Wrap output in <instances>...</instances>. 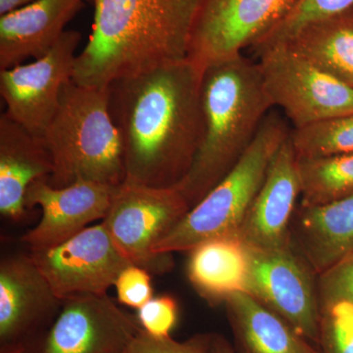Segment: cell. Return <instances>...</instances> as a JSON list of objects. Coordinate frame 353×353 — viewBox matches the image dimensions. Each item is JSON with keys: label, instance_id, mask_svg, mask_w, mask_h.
Instances as JSON below:
<instances>
[{"label": "cell", "instance_id": "cell-10", "mask_svg": "<svg viewBox=\"0 0 353 353\" xmlns=\"http://www.w3.org/2000/svg\"><path fill=\"white\" fill-rule=\"evenodd\" d=\"M61 301L102 296L118 276L132 265L114 243L103 223L92 225L73 238L48 250L30 252Z\"/></svg>", "mask_w": 353, "mask_h": 353}, {"label": "cell", "instance_id": "cell-27", "mask_svg": "<svg viewBox=\"0 0 353 353\" xmlns=\"http://www.w3.org/2000/svg\"><path fill=\"white\" fill-rule=\"evenodd\" d=\"M211 340L212 334H194L185 341L157 339L141 329L127 353H210Z\"/></svg>", "mask_w": 353, "mask_h": 353}, {"label": "cell", "instance_id": "cell-11", "mask_svg": "<svg viewBox=\"0 0 353 353\" xmlns=\"http://www.w3.org/2000/svg\"><path fill=\"white\" fill-rule=\"evenodd\" d=\"M292 0H201L188 60L201 73L243 54L283 15Z\"/></svg>", "mask_w": 353, "mask_h": 353}, {"label": "cell", "instance_id": "cell-32", "mask_svg": "<svg viewBox=\"0 0 353 353\" xmlns=\"http://www.w3.org/2000/svg\"><path fill=\"white\" fill-rule=\"evenodd\" d=\"M0 353H28V345L25 343L1 345Z\"/></svg>", "mask_w": 353, "mask_h": 353}, {"label": "cell", "instance_id": "cell-30", "mask_svg": "<svg viewBox=\"0 0 353 353\" xmlns=\"http://www.w3.org/2000/svg\"><path fill=\"white\" fill-rule=\"evenodd\" d=\"M210 353H236V350L229 343L219 334H212L211 340Z\"/></svg>", "mask_w": 353, "mask_h": 353}, {"label": "cell", "instance_id": "cell-19", "mask_svg": "<svg viewBox=\"0 0 353 353\" xmlns=\"http://www.w3.org/2000/svg\"><path fill=\"white\" fill-rule=\"evenodd\" d=\"M189 252L188 277L209 303H225L236 292H246L250 250L240 236L210 239Z\"/></svg>", "mask_w": 353, "mask_h": 353}, {"label": "cell", "instance_id": "cell-29", "mask_svg": "<svg viewBox=\"0 0 353 353\" xmlns=\"http://www.w3.org/2000/svg\"><path fill=\"white\" fill-rule=\"evenodd\" d=\"M117 301L120 304L138 310L153 297L152 274L141 267L130 265L116 280Z\"/></svg>", "mask_w": 353, "mask_h": 353}, {"label": "cell", "instance_id": "cell-13", "mask_svg": "<svg viewBox=\"0 0 353 353\" xmlns=\"http://www.w3.org/2000/svg\"><path fill=\"white\" fill-rule=\"evenodd\" d=\"M118 187L95 182H77L63 188L51 187L48 179L30 185L27 209L39 206L41 218L22 236L31 252L48 250L68 241L108 215Z\"/></svg>", "mask_w": 353, "mask_h": 353}, {"label": "cell", "instance_id": "cell-22", "mask_svg": "<svg viewBox=\"0 0 353 353\" xmlns=\"http://www.w3.org/2000/svg\"><path fill=\"white\" fill-rule=\"evenodd\" d=\"M301 205L330 203L353 194V153L297 158Z\"/></svg>", "mask_w": 353, "mask_h": 353}, {"label": "cell", "instance_id": "cell-9", "mask_svg": "<svg viewBox=\"0 0 353 353\" xmlns=\"http://www.w3.org/2000/svg\"><path fill=\"white\" fill-rule=\"evenodd\" d=\"M80 32L66 31L44 57L0 70V94L6 113L41 137L59 105L65 85L73 80Z\"/></svg>", "mask_w": 353, "mask_h": 353}, {"label": "cell", "instance_id": "cell-25", "mask_svg": "<svg viewBox=\"0 0 353 353\" xmlns=\"http://www.w3.org/2000/svg\"><path fill=\"white\" fill-rule=\"evenodd\" d=\"M321 353H353V304L332 301L320 306Z\"/></svg>", "mask_w": 353, "mask_h": 353}, {"label": "cell", "instance_id": "cell-21", "mask_svg": "<svg viewBox=\"0 0 353 353\" xmlns=\"http://www.w3.org/2000/svg\"><path fill=\"white\" fill-rule=\"evenodd\" d=\"M282 44L353 87V8L304 26Z\"/></svg>", "mask_w": 353, "mask_h": 353}, {"label": "cell", "instance_id": "cell-12", "mask_svg": "<svg viewBox=\"0 0 353 353\" xmlns=\"http://www.w3.org/2000/svg\"><path fill=\"white\" fill-rule=\"evenodd\" d=\"M141 330L137 316L108 294L73 297L63 301L39 353H127Z\"/></svg>", "mask_w": 353, "mask_h": 353}, {"label": "cell", "instance_id": "cell-4", "mask_svg": "<svg viewBox=\"0 0 353 353\" xmlns=\"http://www.w3.org/2000/svg\"><path fill=\"white\" fill-rule=\"evenodd\" d=\"M50 153L51 187L95 182L119 187L126 179L119 132L109 110L108 88L71 82L43 136Z\"/></svg>", "mask_w": 353, "mask_h": 353}, {"label": "cell", "instance_id": "cell-24", "mask_svg": "<svg viewBox=\"0 0 353 353\" xmlns=\"http://www.w3.org/2000/svg\"><path fill=\"white\" fill-rule=\"evenodd\" d=\"M353 8V0H292L283 15L250 46L255 55L289 41L304 26Z\"/></svg>", "mask_w": 353, "mask_h": 353}, {"label": "cell", "instance_id": "cell-7", "mask_svg": "<svg viewBox=\"0 0 353 353\" xmlns=\"http://www.w3.org/2000/svg\"><path fill=\"white\" fill-rule=\"evenodd\" d=\"M266 94L294 129L353 113V87L330 75L285 44L256 54Z\"/></svg>", "mask_w": 353, "mask_h": 353}, {"label": "cell", "instance_id": "cell-8", "mask_svg": "<svg viewBox=\"0 0 353 353\" xmlns=\"http://www.w3.org/2000/svg\"><path fill=\"white\" fill-rule=\"evenodd\" d=\"M250 250L246 292L280 316L306 341L319 343L317 275L292 245Z\"/></svg>", "mask_w": 353, "mask_h": 353}, {"label": "cell", "instance_id": "cell-5", "mask_svg": "<svg viewBox=\"0 0 353 353\" xmlns=\"http://www.w3.org/2000/svg\"><path fill=\"white\" fill-rule=\"evenodd\" d=\"M288 125L277 112H269L252 145L215 188L190 208L187 215L160 241L157 254L190 252L199 243L238 236L248 209L264 182L272 159L289 138Z\"/></svg>", "mask_w": 353, "mask_h": 353}, {"label": "cell", "instance_id": "cell-18", "mask_svg": "<svg viewBox=\"0 0 353 353\" xmlns=\"http://www.w3.org/2000/svg\"><path fill=\"white\" fill-rule=\"evenodd\" d=\"M296 212L292 243L317 277L353 253V194L321 205H299Z\"/></svg>", "mask_w": 353, "mask_h": 353}, {"label": "cell", "instance_id": "cell-16", "mask_svg": "<svg viewBox=\"0 0 353 353\" xmlns=\"http://www.w3.org/2000/svg\"><path fill=\"white\" fill-rule=\"evenodd\" d=\"M83 0H38L0 16V70L44 57L66 32Z\"/></svg>", "mask_w": 353, "mask_h": 353}, {"label": "cell", "instance_id": "cell-1", "mask_svg": "<svg viewBox=\"0 0 353 353\" xmlns=\"http://www.w3.org/2000/svg\"><path fill=\"white\" fill-rule=\"evenodd\" d=\"M201 72L187 59L108 85L109 110L122 141L125 182L176 188L187 176L201 139Z\"/></svg>", "mask_w": 353, "mask_h": 353}, {"label": "cell", "instance_id": "cell-14", "mask_svg": "<svg viewBox=\"0 0 353 353\" xmlns=\"http://www.w3.org/2000/svg\"><path fill=\"white\" fill-rule=\"evenodd\" d=\"M301 190L297 157L289 137L272 159L239 231L248 248L281 250L292 245L290 226Z\"/></svg>", "mask_w": 353, "mask_h": 353}, {"label": "cell", "instance_id": "cell-20", "mask_svg": "<svg viewBox=\"0 0 353 353\" xmlns=\"http://www.w3.org/2000/svg\"><path fill=\"white\" fill-rule=\"evenodd\" d=\"M224 303L241 353L315 352L283 318L248 292H236Z\"/></svg>", "mask_w": 353, "mask_h": 353}, {"label": "cell", "instance_id": "cell-31", "mask_svg": "<svg viewBox=\"0 0 353 353\" xmlns=\"http://www.w3.org/2000/svg\"><path fill=\"white\" fill-rule=\"evenodd\" d=\"M38 0H0V16L34 3Z\"/></svg>", "mask_w": 353, "mask_h": 353}, {"label": "cell", "instance_id": "cell-15", "mask_svg": "<svg viewBox=\"0 0 353 353\" xmlns=\"http://www.w3.org/2000/svg\"><path fill=\"white\" fill-rule=\"evenodd\" d=\"M63 301L31 255H11L0 263V343H25L48 322H53Z\"/></svg>", "mask_w": 353, "mask_h": 353}, {"label": "cell", "instance_id": "cell-26", "mask_svg": "<svg viewBox=\"0 0 353 353\" xmlns=\"http://www.w3.org/2000/svg\"><path fill=\"white\" fill-rule=\"evenodd\" d=\"M136 316L146 333L157 339L169 338L178 322V303L168 294L153 296L137 310Z\"/></svg>", "mask_w": 353, "mask_h": 353}, {"label": "cell", "instance_id": "cell-6", "mask_svg": "<svg viewBox=\"0 0 353 353\" xmlns=\"http://www.w3.org/2000/svg\"><path fill=\"white\" fill-rule=\"evenodd\" d=\"M190 210L178 188H152L125 182L118 187L101 221L120 252L132 265L152 275L173 268L172 254H157L155 246Z\"/></svg>", "mask_w": 353, "mask_h": 353}, {"label": "cell", "instance_id": "cell-23", "mask_svg": "<svg viewBox=\"0 0 353 353\" xmlns=\"http://www.w3.org/2000/svg\"><path fill=\"white\" fill-rule=\"evenodd\" d=\"M290 138L297 158L353 153V113L292 130Z\"/></svg>", "mask_w": 353, "mask_h": 353}, {"label": "cell", "instance_id": "cell-17", "mask_svg": "<svg viewBox=\"0 0 353 353\" xmlns=\"http://www.w3.org/2000/svg\"><path fill=\"white\" fill-rule=\"evenodd\" d=\"M52 173L50 153L41 137L6 112L0 116V213L12 221L25 215L26 194L32 183Z\"/></svg>", "mask_w": 353, "mask_h": 353}, {"label": "cell", "instance_id": "cell-2", "mask_svg": "<svg viewBox=\"0 0 353 353\" xmlns=\"http://www.w3.org/2000/svg\"><path fill=\"white\" fill-rule=\"evenodd\" d=\"M92 34L73 81L108 88L124 77L185 61L201 0H92Z\"/></svg>", "mask_w": 353, "mask_h": 353}, {"label": "cell", "instance_id": "cell-28", "mask_svg": "<svg viewBox=\"0 0 353 353\" xmlns=\"http://www.w3.org/2000/svg\"><path fill=\"white\" fill-rule=\"evenodd\" d=\"M320 306L332 301L353 304V253L317 277Z\"/></svg>", "mask_w": 353, "mask_h": 353}, {"label": "cell", "instance_id": "cell-3", "mask_svg": "<svg viewBox=\"0 0 353 353\" xmlns=\"http://www.w3.org/2000/svg\"><path fill=\"white\" fill-rule=\"evenodd\" d=\"M201 134L187 176L176 188L190 208L240 161L273 108L257 62L243 54L202 73Z\"/></svg>", "mask_w": 353, "mask_h": 353}]
</instances>
